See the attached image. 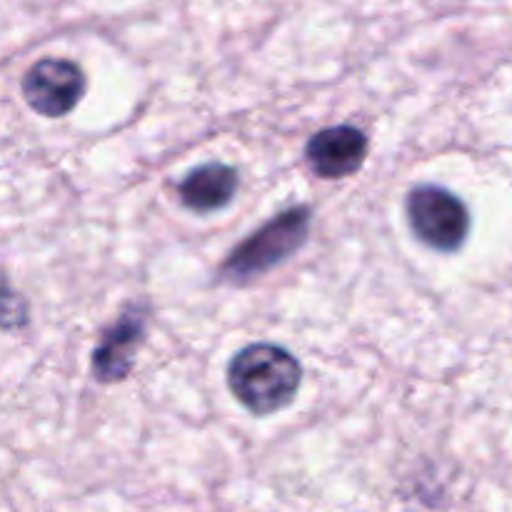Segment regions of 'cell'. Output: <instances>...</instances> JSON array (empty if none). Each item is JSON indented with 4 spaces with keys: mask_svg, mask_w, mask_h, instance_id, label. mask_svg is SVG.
I'll use <instances>...</instances> for the list:
<instances>
[{
    "mask_svg": "<svg viewBox=\"0 0 512 512\" xmlns=\"http://www.w3.org/2000/svg\"><path fill=\"white\" fill-rule=\"evenodd\" d=\"M300 380L303 368L280 345H248L228 365L230 393L253 415H273L293 403Z\"/></svg>",
    "mask_w": 512,
    "mask_h": 512,
    "instance_id": "6da1fadb",
    "label": "cell"
},
{
    "mask_svg": "<svg viewBox=\"0 0 512 512\" xmlns=\"http://www.w3.org/2000/svg\"><path fill=\"white\" fill-rule=\"evenodd\" d=\"M310 233V208L298 205L245 238L220 265V278L233 285H248L255 278H263L268 270L298 253Z\"/></svg>",
    "mask_w": 512,
    "mask_h": 512,
    "instance_id": "7a4b0ae2",
    "label": "cell"
},
{
    "mask_svg": "<svg viewBox=\"0 0 512 512\" xmlns=\"http://www.w3.org/2000/svg\"><path fill=\"white\" fill-rule=\"evenodd\" d=\"M405 213L420 243L440 253H455L470 233L465 203L440 185H418L410 190Z\"/></svg>",
    "mask_w": 512,
    "mask_h": 512,
    "instance_id": "3957f363",
    "label": "cell"
},
{
    "mask_svg": "<svg viewBox=\"0 0 512 512\" xmlns=\"http://www.w3.org/2000/svg\"><path fill=\"white\" fill-rule=\"evenodd\" d=\"M23 98L45 118H63L85 93V75L78 63L65 58H43L23 75Z\"/></svg>",
    "mask_w": 512,
    "mask_h": 512,
    "instance_id": "277c9868",
    "label": "cell"
},
{
    "mask_svg": "<svg viewBox=\"0 0 512 512\" xmlns=\"http://www.w3.org/2000/svg\"><path fill=\"white\" fill-rule=\"evenodd\" d=\"M148 335V318L140 310H125L103 335L93 350V378L98 383H120L133 370L138 350Z\"/></svg>",
    "mask_w": 512,
    "mask_h": 512,
    "instance_id": "5b68a950",
    "label": "cell"
},
{
    "mask_svg": "<svg viewBox=\"0 0 512 512\" xmlns=\"http://www.w3.org/2000/svg\"><path fill=\"white\" fill-rule=\"evenodd\" d=\"M368 155V138L353 125L318 130L305 145V160L315 175L340 180L358 173Z\"/></svg>",
    "mask_w": 512,
    "mask_h": 512,
    "instance_id": "8992f818",
    "label": "cell"
},
{
    "mask_svg": "<svg viewBox=\"0 0 512 512\" xmlns=\"http://www.w3.org/2000/svg\"><path fill=\"white\" fill-rule=\"evenodd\" d=\"M238 173L225 163H205L190 170L180 183V200L193 213H215L233 200Z\"/></svg>",
    "mask_w": 512,
    "mask_h": 512,
    "instance_id": "52a82bcc",
    "label": "cell"
},
{
    "mask_svg": "<svg viewBox=\"0 0 512 512\" xmlns=\"http://www.w3.org/2000/svg\"><path fill=\"white\" fill-rule=\"evenodd\" d=\"M28 300L10 285L8 275L0 270V330H20L28 325Z\"/></svg>",
    "mask_w": 512,
    "mask_h": 512,
    "instance_id": "ba28073f",
    "label": "cell"
}]
</instances>
